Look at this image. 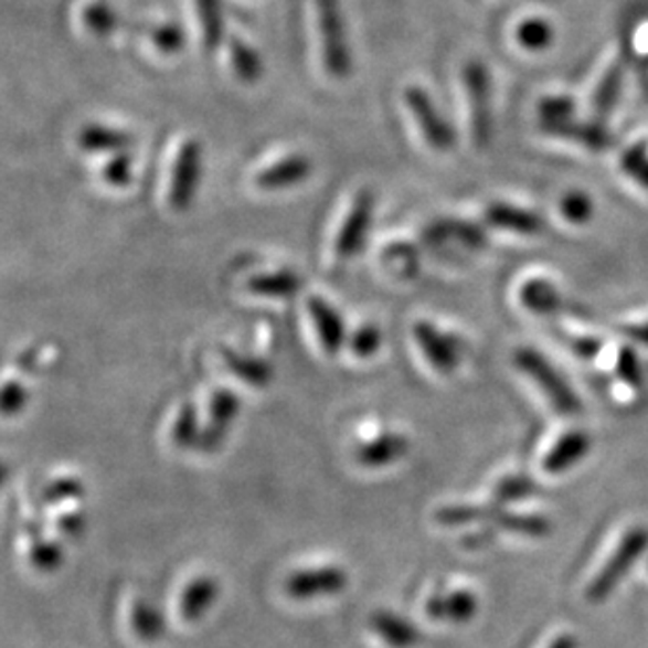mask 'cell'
<instances>
[{
	"mask_svg": "<svg viewBox=\"0 0 648 648\" xmlns=\"http://www.w3.org/2000/svg\"><path fill=\"white\" fill-rule=\"evenodd\" d=\"M508 531L521 533V535H529V538H544L550 531V523L545 521L544 517L538 514H517V512H506L503 510L500 519L496 521Z\"/></svg>",
	"mask_w": 648,
	"mask_h": 648,
	"instance_id": "31",
	"label": "cell"
},
{
	"mask_svg": "<svg viewBox=\"0 0 648 648\" xmlns=\"http://www.w3.org/2000/svg\"><path fill=\"white\" fill-rule=\"evenodd\" d=\"M151 42L162 55H179L185 46V32L177 23H160L151 30Z\"/></svg>",
	"mask_w": 648,
	"mask_h": 648,
	"instance_id": "35",
	"label": "cell"
},
{
	"mask_svg": "<svg viewBox=\"0 0 648 648\" xmlns=\"http://www.w3.org/2000/svg\"><path fill=\"white\" fill-rule=\"evenodd\" d=\"M382 340L384 338L376 323H363L349 338V347H351V353L359 359H370L380 351Z\"/></svg>",
	"mask_w": 648,
	"mask_h": 648,
	"instance_id": "32",
	"label": "cell"
},
{
	"mask_svg": "<svg viewBox=\"0 0 648 648\" xmlns=\"http://www.w3.org/2000/svg\"><path fill=\"white\" fill-rule=\"evenodd\" d=\"M307 309H309V317L314 323L315 334L319 338L323 351L330 357L338 355L342 351V347L349 342L347 326H344L342 317L321 296H311L307 302Z\"/></svg>",
	"mask_w": 648,
	"mask_h": 648,
	"instance_id": "14",
	"label": "cell"
},
{
	"mask_svg": "<svg viewBox=\"0 0 648 648\" xmlns=\"http://www.w3.org/2000/svg\"><path fill=\"white\" fill-rule=\"evenodd\" d=\"M84 496H86V485L74 475L57 477L42 489L44 503L78 502Z\"/></svg>",
	"mask_w": 648,
	"mask_h": 648,
	"instance_id": "30",
	"label": "cell"
},
{
	"mask_svg": "<svg viewBox=\"0 0 648 648\" xmlns=\"http://www.w3.org/2000/svg\"><path fill=\"white\" fill-rule=\"evenodd\" d=\"M384 263L395 269L401 277H410L418 272V254L410 244H391L382 252Z\"/></svg>",
	"mask_w": 648,
	"mask_h": 648,
	"instance_id": "33",
	"label": "cell"
},
{
	"mask_svg": "<svg viewBox=\"0 0 648 648\" xmlns=\"http://www.w3.org/2000/svg\"><path fill=\"white\" fill-rule=\"evenodd\" d=\"M414 340L424 359L440 376H452L460 365V342L454 336L443 334L439 328L426 319H419L412 328Z\"/></svg>",
	"mask_w": 648,
	"mask_h": 648,
	"instance_id": "9",
	"label": "cell"
},
{
	"mask_svg": "<svg viewBox=\"0 0 648 648\" xmlns=\"http://www.w3.org/2000/svg\"><path fill=\"white\" fill-rule=\"evenodd\" d=\"M302 281L298 273L290 272H269L258 273L248 279V290L256 296L265 298H290L300 290Z\"/></svg>",
	"mask_w": 648,
	"mask_h": 648,
	"instance_id": "23",
	"label": "cell"
},
{
	"mask_svg": "<svg viewBox=\"0 0 648 648\" xmlns=\"http://www.w3.org/2000/svg\"><path fill=\"white\" fill-rule=\"evenodd\" d=\"M202 172V147L195 139L183 141L170 172L168 204L174 212H185L193 204Z\"/></svg>",
	"mask_w": 648,
	"mask_h": 648,
	"instance_id": "7",
	"label": "cell"
},
{
	"mask_svg": "<svg viewBox=\"0 0 648 648\" xmlns=\"http://www.w3.org/2000/svg\"><path fill=\"white\" fill-rule=\"evenodd\" d=\"M517 41L529 51H540L552 41V30L544 20H527L517 28Z\"/></svg>",
	"mask_w": 648,
	"mask_h": 648,
	"instance_id": "38",
	"label": "cell"
},
{
	"mask_svg": "<svg viewBox=\"0 0 648 648\" xmlns=\"http://www.w3.org/2000/svg\"><path fill=\"white\" fill-rule=\"evenodd\" d=\"M30 401V393L28 389L21 384L20 380H7L2 386V395H0V407H2V416L11 418L18 416Z\"/></svg>",
	"mask_w": 648,
	"mask_h": 648,
	"instance_id": "39",
	"label": "cell"
},
{
	"mask_svg": "<svg viewBox=\"0 0 648 648\" xmlns=\"http://www.w3.org/2000/svg\"><path fill=\"white\" fill-rule=\"evenodd\" d=\"M221 598V582L214 575H198L179 594V615L185 624H200Z\"/></svg>",
	"mask_w": 648,
	"mask_h": 648,
	"instance_id": "15",
	"label": "cell"
},
{
	"mask_svg": "<svg viewBox=\"0 0 648 648\" xmlns=\"http://www.w3.org/2000/svg\"><path fill=\"white\" fill-rule=\"evenodd\" d=\"M202 433H204V426L200 422V412L198 407L185 401L179 412H177V418L172 424V443L179 447V449H191V447H200L202 443Z\"/></svg>",
	"mask_w": 648,
	"mask_h": 648,
	"instance_id": "25",
	"label": "cell"
},
{
	"mask_svg": "<svg viewBox=\"0 0 648 648\" xmlns=\"http://www.w3.org/2000/svg\"><path fill=\"white\" fill-rule=\"evenodd\" d=\"M648 550V527H634L624 535V540L610 554L607 565L592 580L586 596L592 603H603L619 586V582L629 573L636 561L642 559Z\"/></svg>",
	"mask_w": 648,
	"mask_h": 648,
	"instance_id": "2",
	"label": "cell"
},
{
	"mask_svg": "<svg viewBox=\"0 0 648 648\" xmlns=\"http://www.w3.org/2000/svg\"><path fill=\"white\" fill-rule=\"evenodd\" d=\"M349 584H351V575L344 566L321 565L294 571L293 575L286 580L284 589L293 601L309 603L317 598L340 596L342 592L349 589Z\"/></svg>",
	"mask_w": 648,
	"mask_h": 648,
	"instance_id": "3",
	"label": "cell"
},
{
	"mask_svg": "<svg viewBox=\"0 0 648 648\" xmlns=\"http://www.w3.org/2000/svg\"><path fill=\"white\" fill-rule=\"evenodd\" d=\"M622 70H624V63L619 60H610L605 72L601 74L598 83L594 86V93H592V109L596 116L607 114L610 105L615 104V95H617L619 81H622Z\"/></svg>",
	"mask_w": 648,
	"mask_h": 648,
	"instance_id": "27",
	"label": "cell"
},
{
	"mask_svg": "<svg viewBox=\"0 0 648 648\" xmlns=\"http://www.w3.org/2000/svg\"><path fill=\"white\" fill-rule=\"evenodd\" d=\"M104 179L111 188L125 189L132 181V158L128 151L114 153L104 167Z\"/></svg>",
	"mask_w": 648,
	"mask_h": 648,
	"instance_id": "36",
	"label": "cell"
},
{
	"mask_svg": "<svg viewBox=\"0 0 648 648\" xmlns=\"http://www.w3.org/2000/svg\"><path fill=\"white\" fill-rule=\"evenodd\" d=\"M624 168L629 174L648 188V160L642 151H629L624 158Z\"/></svg>",
	"mask_w": 648,
	"mask_h": 648,
	"instance_id": "43",
	"label": "cell"
},
{
	"mask_svg": "<svg viewBox=\"0 0 648 648\" xmlns=\"http://www.w3.org/2000/svg\"><path fill=\"white\" fill-rule=\"evenodd\" d=\"M202 41L209 51H216L225 41V13L221 0H195Z\"/></svg>",
	"mask_w": 648,
	"mask_h": 648,
	"instance_id": "24",
	"label": "cell"
},
{
	"mask_svg": "<svg viewBox=\"0 0 648 648\" xmlns=\"http://www.w3.org/2000/svg\"><path fill=\"white\" fill-rule=\"evenodd\" d=\"M628 336H631L634 340H638V342H642V344H647L648 347V323H634V326H629Z\"/></svg>",
	"mask_w": 648,
	"mask_h": 648,
	"instance_id": "44",
	"label": "cell"
},
{
	"mask_svg": "<svg viewBox=\"0 0 648 648\" xmlns=\"http://www.w3.org/2000/svg\"><path fill=\"white\" fill-rule=\"evenodd\" d=\"M502 506L498 503H487V506H445L435 512V521L445 527H460V524L481 523V521H489L496 523L502 514Z\"/></svg>",
	"mask_w": 648,
	"mask_h": 648,
	"instance_id": "22",
	"label": "cell"
},
{
	"mask_svg": "<svg viewBox=\"0 0 648 648\" xmlns=\"http://www.w3.org/2000/svg\"><path fill=\"white\" fill-rule=\"evenodd\" d=\"M311 170L314 164L305 153H290L275 160L269 167L258 170L254 177V183L256 188L265 189V191H284L307 181Z\"/></svg>",
	"mask_w": 648,
	"mask_h": 648,
	"instance_id": "13",
	"label": "cell"
},
{
	"mask_svg": "<svg viewBox=\"0 0 648 648\" xmlns=\"http://www.w3.org/2000/svg\"><path fill=\"white\" fill-rule=\"evenodd\" d=\"M57 529L67 538H78V535H83V531L86 529V519H84L81 510L70 508L67 512H63L62 517L57 519Z\"/></svg>",
	"mask_w": 648,
	"mask_h": 648,
	"instance_id": "41",
	"label": "cell"
},
{
	"mask_svg": "<svg viewBox=\"0 0 648 648\" xmlns=\"http://www.w3.org/2000/svg\"><path fill=\"white\" fill-rule=\"evenodd\" d=\"M227 51H230L231 67L233 74L246 84H256L263 74H265V63L258 55V51L240 36H230L227 41Z\"/></svg>",
	"mask_w": 648,
	"mask_h": 648,
	"instance_id": "21",
	"label": "cell"
},
{
	"mask_svg": "<svg viewBox=\"0 0 648 648\" xmlns=\"http://www.w3.org/2000/svg\"><path fill=\"white\" fill-rule=\"evenodd\" d=\"M533 491H535V485L529 481L527 477H521V475L503 477L502 481L498 482L496 489H493V500L491 502L498 503V506H502L503 508L508 502L524 500Z\"/></svg>",
	"mask_w": 648,
	"mask_h": 648,
	"instance_id": "34",
	"label": "cell"
},
{
	"mask_svg": "<svg viewBox=\"0 0 648 648\" xmlns=\"http://www.w3.org/2000/svg\"><path fill=\"white\" fill-rule=\"evenodd\" d=\"M128 622H130L132 634L147 645L160 642L167 634V619H164L162 610L144 596H139L130 603Z\"/></svg>",
	"mask_w": 648,
	"mask_h": 648,
	"instance_id": "17",
	"label": "cell"
},
{
	"mask_svg": "<svg viewBox=\"0 0 648 648\" xmlns=\"http://www.w3.org/2000/svg\"><path fill=\"white\" fill-rule=\"evenodd\" d=\"M461 84L468 102V125L472 130L475 144L481 147L491 135V95L489 76L479 62H468L461 70Z\"/></svg>",
	"mask_w": 648,
	"mask_h": 648,
	"instance_id": "5",
	"label": "cell"
},
{
	"mask_svg": "<svg viewBox=\"0 0 648 648\" xmlns=\"http://www.w3.org/2000/svg\"><path fill=\"white\" fill-rule=\"evenodd\" d=\"M30 563L41 573H55L65 563V552L60 540L36 538L30 545Z\"/></svg>",
	"mask_w": 648,
	"mask_h": 648,
	"instance_id": "29",
	"label": "cell"
},
{
	"mask_svg": "<svg viewBox=\"0 0 648 648\" xmlns=\"http://www.w3.org/2000/svg\"><path fill=\"white\" fill-rule=\"evenodd\" d=\"M517 365L542 389V393L556 412L577 414L582 410L580 397L566 384L565 378L561 376L540 353H535L533 349H521L517 353Z\"/></svg>",
	"mask_w": 648,
	"mask_h": 648,
	"instance_id": "4",
	"label": "cell"
},
{
	"mask_svg": "<svg viewBox=\"0 0 648 648\" xmlns=\"http://www.w3.org/2000/svg\"><path fill=\"white\" fill-rule=\"evenodd\" d=\"M548 648H577V638L573 634H563L556 640H552Z\"/></svg>",
	"mask_w": 648,
	"mask_h": 648,
	"instance_id": "45",
	"label": "cell"
},
{
	"mask_svg": "<svg viewBox=\"0 0 648 648\" xmlns=\"http://www.w3.org/2000/svg\"><path fill=\"white\" fill-rule=\"evenodd\" d=\"M412 449V443L393 431H384L374 439L363 440L355 452V460L359 466L368 470H382L386 466H393L403 460Z\"/></svg>",
	"mask_w": 648,
	"mask_h": 648,
	"instance_id": "12",
	"label": "cell"
},
{
	"mask_svg": "<svg viewBox=\"0 0 648 648\" xmlns=\"http://www.w3.org/2000/svg\"><path fill=\"white\" fill-rule=\"evenodd\" d=\"M83 21L95 36H109L116 28V15L105 2H91L84 9Z\"/></svg>",
	"mask_w": 648,
	"mask_h": 648,
	"instance_id": "37",
	"label": "cell"
},
{
	"mask_svg": "<svg viewBox=\"0 0 648 648\" xmlns=\"http://www.w3.org/2000/svg\"><path fill=\"white\" fill-rule=\"evenodd\" d=\"M617 374L631 386H640V361L629 349H624L617 359Z\"/></svg>",
	"mask_w": 648,
	"mask_h": 648,
	"instance_id": "40",
	"label": "cell"
},
{
	"mask_svg": "<svg viewBox=\"0 0 648 648\" xmlns=\"http://www.w3.org/2000/svg\"><path fill=\"white\" fill-rule=\"evenodd\" d=\"M370 628L391 648H414L419 642V631L407 617L389 608H378L370 617Z\"/></svg>",
	"mask_w": 648,
	"mask_h": 648,
	"instance_id": "16",
	"label": "cell"
},
{
	"mask_svg": "<svg viewBox=\"0 0 648 648\" xmlns=\"http://www.w3.org/2000/svg\"><path fill=\"white\" fill-rule=\"evenodd\" d=\"M221 357H223L225 365L230 368L231 374H235L242 382L251 384L254 389H265V386L272 384L273 368L265 359L248 355V353H240V351H235L231 347H223Z\"/></svg>",
	"mask_w": 648,
	"mask_h": 648,
	"instance_id": "20",
	"label": "cell"
},
{
	"mask_svg": "<svg viewBox=\"0 0 648 648\" xmlns=\"http://www.w3.org/2000/svg\"><path fill=\"white\" fill-rule=\"evenodd\" d=\"M372 221H374V195L372 191L361 189L357 191L336 235L334 254L338 261L355 258L368 240Z\"/></svg>",
	"mask_w": 648,
	"mask_h": 648,
	"instance_id": "6",
	"label": "cell"
},
{
	"mask_svg": "<svg viewBox=\"0 0 648 648\" xmlns=\"http://www.w3.org/2000/svg\"><path fill=\"white\" fill-rule=\"evenodd\" d=\"M592 439L584 431H571L559 440L552 452L544 458V470L548 475H563L577 461L584 460L589 452Z\"/></svg>",
	"mask_w": 648,
	"mask_h": 648,
	"instance_id": "18",
	"label": "cell"
},
{
	"mask_svg": "<svg viewBox=\"0 0 648 648\" xmlns=\"http://www.w3.org/2000/svg\"><path fill=\"white\" fill-rule=\"evenodd\" d=\"M563 214L569 221L577 223V221H586L589 219V198L586 195H569L563 200Z\"/></svg>",
	"mask_w": 648,
	"mask_h": 648,
	"instance_id": "42",
	"label": "cell"
},
{
	"mask_svg": "<svg viewBox=\"0 0 648 648\" xmlns=\"http://www.w3.org/2000/svg\"><path fill=\"white\" fill-rule=\"evenodd\" d=\"M487 221L500 230L519 231V233H535L542 230V221L535 214H529L521 209L508 204H491L487 209Z\"/></svg>",
	"mask_w": 648,
	"mask_h": 648,
	"instance_id": "26",
	"label": "cell"
},
{
	"mask_svg": "<svg viewBox=\"0 0 648 648\" xmlns=\"http://www.w3.org/2000/svg\"><path fill=\"white\" fill-rule=\"evenodd\" d=\"M132 146V137L114 126L91 123L78 132V147L88 153H120Z\"/></svg>",
	"mask_w": 648,
	"mask_h": 648,
	"instance_id": "19",
	"label": "cell"
},
{
	"mask_svg": "<svg viewBox=\"0 0 648 648\" xmlns=\"http://www.w3.org/2000/svg\"><path fill=\"white\" fill-rule=\"evenodd\" d=\"M405 104L410 114L414 116L424 141L437 151H449L456 144V135L447 120L440 116L433 97L422 86H407L405 88Z\"/></svg>",
	"mask_w": 648,
	"mask_h": 648,
	"instance_id": "8",
	"label": "cell"
},
{
	"mask_svg": "<svg viewBox=\"0 0 648 648\" xmlns=\"http://www.w3.org/2000/svg\"><path fill=\"white\" fill-rule=\"evenodd\" d=\"M317 28L321 36L323 67L332 78H347L351 74L353 60L347 39V23L340 0H315Z\"/></svg>",
	"mask_w": 648,
	"mask_h": 648,
	"instance_id": "1",
	"label": "cell"
},
{
	"mask_svg": "<svg viewBox=\"0 0 648 648\" xmlns=\"http://www.w3.org/2000/svg\"><path fill=\"white\" fill-rule=\"evenodd\" d=\"M523 305L533 314L548 315L559 307V293L545 279H531L523 286Z\"/></svg>",
	"mask_w": 648,
	"mask_h": 648,
	"instance_id": "28",
	"label": "cell"
},
{
	"mask_svg": "<svg viewBox=\"0 0 648 648\" xmlns=\"http://www.w3.org/2000/svg\"><path fill=\"white\" fill-rule=\"evenodd\" d=\"M479 613V598L472 589L458 587L452 592H433L426 601V615L433 622H449L456 626L470 624Z\"/></svg>",
	"mask_w": 648,
	"mask_h": 648,
	"instance_id": "11",
	"label": "cell"
},
{
	"mask_svg": "<svg viewBox=\"0 0 648 648\" xmlns=\"http://www.w3.org/2000/svg\"><path fill=\"white\" fill-rule=\"evenodd\" d=\"M242 412V399L231 389H216L210 395L209 422L202 433V449H216L230 433L231 426Z\"/></svg>",
	"mask_w": 648,
	"mask_h": 648,
	"instance_id": "10",
	"label": "cell"
}]
</instances>
